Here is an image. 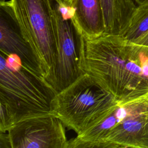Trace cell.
Instances as JSON below:
<instances>
[{
    "label": "cell",
    "mask_w": 148,
    "mask_h": 148,
    "mask_svg": "<svg viewBox=\"0 0 148 148\" xmlns=\"http://www.w3.org/2000/svg\"><path fill=\"white\" fill-rule=\"evenodd\" d=\"M119 103L111 92L86 73L56 94L52 107L64 125L79 135L98 124Z\"/></svg>",
    "instance_id": "3"
},
{
    "label": "cell",
    "mask_w": 148,
    "mask_h": 148,
    "mask_svg": "<svg viewBox=\"0 0 148 148\" xmlns=\"http://www.w3.org/2000/svg\"><path fill=\"white\" fill-rule=\"evenodd\" d=\"M84 39L82 69L119 101L148 92V48L121 35Z\"/></svg>",
    "instance_id": "1"
},
{
    "label": "cell",
    "mask_w": 148,
    "mask_h": 148,
    "mask_svg": "<svg viewBox=\"0 0 148 148\" xmlns=\"http://www.w3.org/2000/svg\"><path fill=\"white\" fill-rule=\"evenodd\" d=\"M0 131L33 117L54 114L57 94L41 75L25 66L17 56L1 51Z\"/></svg>",
    "instance_id": "2"
},
{
    "label": "cell",
    "mask_w": 148,
    "mask_h": 148,
    "mask_svg": "<svg viewBox=\"0 0 148 148\" xmlns=\"http://www.w3.org/2000/svg\"><path fill=\"white\" fill-rule=\"evenodd\" d=\"M71 20L84 39H93L104 35L101 0H76Z\"/></svg>",
    "instance_id": "9"
},
{
    "label": "cell",
    "mask_w": 148,
    "mask_h": 148,
    "mask_svg": "<svg viewBox=\"0 0 148 148\" xmlns=\"http://www.w3.org/2000/svg\"><path fill=\"white\" fill-rule=\"evenodd\" d=\"M134 1L137 6L148 3V0H134Z\"/></svg>",
    "instance_id": "14"
},
{
    "label": "cell",
    "mask_w": 148,
    "mask_h": 148,
    "mask_svg": "<svg viewBox=\"0 0 148 148\" xmlns=\"http://www.w3.org/2000/svg\"><path fill=\"white\" fill-rule=\"evenodd\" d=\"M116 124L98 147L148 148V92L119 101Z\"/></svg>",
    "instance_id": "6"
},
{
    "label": "cell",
    "mask_w": 148,
    "mask_h": 148,
    "mask_svg": "<svg viewBox=\"0 0 148 148\" xmlns=\"http://www.w3.org/2000/svg\"><path fill=\"white\" fill-rule=\"evenodd\" d=\"M104 35L123 36L137 5L134 0H101Z\"/></svg>",
    "instance_id": "10"
},
{
    "label": "cell",
    "mask_w": 148,
    "mask_h": 148,
    "mask_svg": "<svg viewBox=\"0 0 148 148\" xmlns=\"http://www.w3.org/2000/svg\"><path fill=\"white\" fill-rule=\"evenodd\" d=\"M58 5L60 9L65 14L71 18L72 9L76 0H52Z\"/></svg>",
    "instance_id": "12"
},
{
    "label": "cell",
    "mask_w": 148,
    "mask_h": 148,
    "mask_svg": "<svg viewBox=\"0 0 148 148\" xmlns=\"http://www.w3.org/2000/svg\"><path fill=\"white\" fill-rule=\"evenodd\" d=\"M7 1H8V0H0V3H3V2H5Z\"/></svg>",
    "instance_id": "15"
},
{
    "label": "cell",
    "mask_w": 148,
    "mask_h": 148,
    "mask_svg": "<svg viewBox=\"0 0 148 148\" xmlns=\"http://www.w3.org/2000/svg\"><path fill=\"white\" fill-rule=\"evenodd\" d=\"M148 31V3L138 5L123 36L134 42Z\"/></svg>",
    "instance_id": "11"
},
{
    "label": "cell",
    "mask_w": 148,
    "mask_h": 148,
    "mask_svg": "<svg viewBox=\"0 0 148 148\" xmlns=\"http://www.w3.org/2000/svg\"><path fill=\"white\" fill-rule=\"evenodd\" d=\"M0 51L17 56L25 66L44 77L39 61L14 18L6 7L1 5Z\"/></svg>",
    "instance_id": "8"
},
{
    "label": "cell",
    "mask_w": 148,
    "mask_h": 148,
    "mask_svg": "<svg viewBox=\"0 0 148 148\" xmlns=\"http://www.w3.org/2000/svg\"><path fill=\"white\" fill-rule=\"evenodd\" d=\"M132 43L140 46L148 48V31Z\"/></svg>",
    "instance_id": "13"
},
{
    "label": "cell",
    "mask_w": 148,
    "mask_h": 148,
    "mask_svg": "<svg viewBox=\"0 0 148 148\" xmlns=\"http://www.w3.org/2000/svg\"><path fill=\"white\" fill-rule=\"evenodd\" d=\"M52 20L56 57L49 84L58 93L86 73L82 69L84 39L71 20L63 16L56 2L53 4Z\"/></svg>",
    "instance_id": "5"
},
{
    "label": "cell",
    "mask_w": 148,
    "mask_h": 148,
    "mask_svg": "<svg viewBox=\"0 0 148 148\" xmlns=\"http://www.w3.org/2000/svg\"><path fill=\"white\" fill-rule=\"evenodd\" d=\"M0 5L6 7L14 18L49 83L56 57L51 0H8Z\"/></svg>",
    "instance_id": "4"
},
{
    "label": "cell",
    "mask_w": 148,
    "mask_h": 148,
    "mask_svg": "<svg viewBox=\"0 0 148 148\" xmlns=\"http://www.w3.org/2000/svg\"><path fill=\"white\" fill-rule=\"evenodd\" d=\"M65 125L56 115L21 120L7 131L11 148H68Z\"/></svg>",
    "instance_id": "7"
}]
</instances>
